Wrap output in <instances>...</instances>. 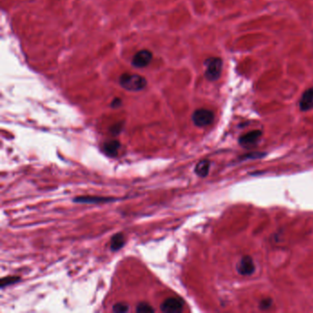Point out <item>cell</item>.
<instances>
[{"label": "cell", "mask_w": 313, "mask_h": 313, "mask_svg": "<svg viewBox=\"0 0 313 313\" xmlns=\"http://www.w3.org/2000/svg\"><path fill=\"white\" fill-rule=\"evenodd\" d=\"M120 84L124 89L138 92L146 88L147 80L137 74H123L120 77Z\"/></svg>", "instance_id": "6da1fadb"}, {"label": "cell", "mask_w": 313, "mask_h": 313, "mask_svg": "<svg viewBox=\"0 0 313 313\" xmlns=\"http://www.w3.org/2000/svg\"><path fill=\"white\" fill-rule=\"evenodd\" d=\"M205 67V77L207 80L214 82L218 80L223 71V60L221 58L211 57L208 58L204 63Z\"/></svg>", "instance_id": "7a4b0ae2"}, {"label": "cell", "mask_w": 313, "mask_h": 313, "mask_svg": "<svg viewBox=\"0 0 313 313\" xmlns=\"http://www.w3.org/2000/svg\"><path fill=\"white\" fill-rule=\"evenodd\" d=\"M214 113L210 109H199L192 114V122L199 128H204L214 122Z\"/></svg>", "instance_id": "3957f363"}, {"label": "cell", "mask_w": 313, "mask_h": 313, "mask_svg": "<svg viewBox=\"0 0 313 313\" xmlns=\"http://www.w3.org/2000/svg\"><path fill=\"white\" fill-rule=\"evenodd\" d=\"M153 60V52L146 49L137 51L133 58L132 64L136 68H144L148 66Z\"/></svg>", "instance_id": "277c9868"}, {"label": "cell", "mask_w": 313, "mask_h": 313, "mask_svg": "<svg viewBox=\"0 0 313 313\" xmlns=\"http://www.w3.org/2000/svg\"><path fill=\"white\" fill-rule=\"evenodd\" d=\"M184 301L178 298H169L161 304V311L166 313H180L183 312Z\"/></svg>", "instance_id": "5b68a950"}, {"label": "cell", "mask_w": 313, "mask_h": 313, "mask_svg": "<svg viewBox=\"0 0 313 313\" xmlns=\"http://www.w3.org/2000/svg\"><path fill=\"white\" fill-rule=\"evenodd\" d=\"M236 268L240 275L249 276L254 274L256 270V266L251 256H245L242 257V259L237 264Z\"/></svg>", "instance_id": "8992f818"}, {"label": "cell", "mask_w": 313, "mask_h": 313, "mask_svg": "<svg viewBox=\"0 0 313 313\" xmlns=\"http://www.w3.org/2000/svg\"><path fill=\"white\" fill-rule=\"evenodd\" d=\"M262 136V132L259 130L250 132L246 134H243V136L240 137L239 139V143L241 144V146L243 147H252L254 145H256L258 141L260 140Z\"/></svg>", "instance_id": "52a82bcc"}, {"label": "cell", "mask_w": 313, "mask_h": 313, "mask_svg": "<svg viewBox=\"0 0 313 313\" xmlns=\"http://www.w3.org/2000/svg\"><path fill=\"white\" fill-rule=\"evenodd\" d=\"M300 109L301 111H309L313 109V88L306 90L300 100Z\"/></svg>", "instance_id": "ba28073f"}, {"label": "cell", "mask_w": 313, "mask_h": 313, "mask_svg": "<svg viewBox=\"0 0 313 313\" xmlns=\"http://www.w3.org/2000/svg\"><path fill=\"white\" fill-rule=\"evenodd\" d=\"M121 148V142L117 140H111L104 143L103 150L104 153L109 156H116Z\"/></svg>", "instance_id": "9c48e42d"}, {"label": "cell", "mask_w": 313, "mask_h": 313, "mask_svg": "<svg viewBox=\"0 0 313 313\" xmlns=\"http://www.w3.org/2000/svg\"><path fill=\"white\" fill-rule=\"evenodd\" d=\"M210 168H211V162L207 159L201 160L200 162H198L195 167V173L200 178H206L209 175Z\"/></svg>", "instance_id": "30bf717a"}, {"label": "cell", "mask_w": 313, "mask_h": 313, "mask_svg": "<svg viewBox=\"0 0 313 313\" xmlns=\"http://www.w3.org/2000/svg\"><path fill=\"white\" fill-rule=\"evenodd\" d=\"M113 200L112 198H100V197H78L75 198L74 201L78 203H101V202H109Z\"/></svg>", "instance_id": "8fae6325"}, {"label": "cell", "mask_w": 313, "mask_h": 313, "mask_svg": "<svg viewBox=\"0 0 313 313\" xmlns=\"http://www.w3.org/2000/svg\"><path fill=\"white\" fill-rule=\"evenodd\" d=\"M125 244V238L122 233H117L111 238L110 242V249L113 252L122 249L123 245Z\"/></svg>", "instance_id": "7c38bea8"}, {"label": "cell", "mask_w": 313, "mask_h": 313, "mask_svg": "<svg viewBox=\"0 0 313 313\" xmlns=\"http://www.w3.org/2000/svg\"><path fill=\"white\" fill-rule=\"evenodd\" d=\"M19 280L20 278L19 276H6L0 280V286H1V288H6L7 286H10L19 282Z\"/></svg>", "instance_id": "4fadbf2b"}, {"label": "cell", "mask_w": 313, "mask_h": 313, "mask_svg": "<svg viewBox=\"0 0 313 313\" xmlns=\"http://www.w3.org/2000/svg\"><path fill=\"white\" fill-rule=\"evenodd\" d=\"M137 313H154V309L146 302H141L136 307Z\"/></svg>", "instance_id": "5bb4252c"}, {"label": "cell", "mask_w": 313, "mask_h": 313, "mask_svg": "<svg viewBox=\"0 0 313 313\" xmlns=\"http://www.w3.org/2000/svg\"><path fill=\"white\" fill-rule=\"evenodd\" d=\"M114 313H128L129 306L128 304L124 303V302H120V303H117L114 306H113V310H112Z\"/></svg>", "instance_id": "9a60e30c"}, {"label": "cell", "mask_w": 313, "mask_h": 313, "mask_svg": "<svg viewBox=\"0 0 313 313\" xmlns=\"http://www.w3.org/2000/svg\"><path fill=\"white\" fill-rule=\"evenodd\" d=\"M272 303H273V301H272L271 299H265V300H263L260 302L259 309L262 310V311H267V310H268L269 308L272 306Z\"/></svg>", "instance_id": "2e32d148"}, {"label": "cell", "mask_w": 313, "mask_h": 313, "mask_svg": "<svg viewBox=\"0 0 313 313\" xmlns=\"http://www.w3.org/2000/svg\"><path fill=\"white\" fill-rule=\"evenodd\" d=\"M122 126H123L122 123H117L113 127H111L110 132L114 135L119 134L122 132Z\"/></svg>", "instance_id": "e0dca14e"}, {"label": "cell", "mask_w": 313, "mask_h": 313, "mask_svg": "<svg viewBox=\"0 0 313 313\" xmlns=\"http://www.w3.org/2000/svg\"><path fill=\"white\" fill-rule=\"evenodd\" d=\"M122 101L121 98H115L111 104H110V106L113 108V109H117V108H120L121 106H122Z\"/></svg>", "instance_id": "ac0fdd59"}]
</instances>
